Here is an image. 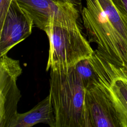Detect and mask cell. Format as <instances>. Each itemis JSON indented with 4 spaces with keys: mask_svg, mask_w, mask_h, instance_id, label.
Here are the masks:
<instances>
[{
    "mask_svg": "<svg viewBox=\"0 0 127 127\" xmlns=\"http://www.w3.org/2000/svg\"><path fill=\"white\" fill-rule=\"evenodd\" d=\"M85 0L86 5L81 14L89 41L97 44L95 51L106 61L127 68V42L96 0Z\"/></svg>",
    "mask_w": 127,
    "mask_h": 127,
    "instance_id": "obj_2",
    "label": "cell"
},
{
    "mask_svg": "<svg viewBox=\"0 0 127 127\" xmlns=\"http://www.w3.org/2000/svg\"><path fill=\"white\" fill-rule=\"evenodd\" d=\"M56 1H60V2H70L75 6L78 7L80 9L81 8V0H55Z\"/></svg>",
    "mask_w": 127,
    "mask_h": 127,
    "instance_id": "obj_14",
    "label": "cell"
},
{
    "mask_svg": "<svg viewBox=\"0 0 127 127\" xmlns=\"http://www.w3.org/2000/svg\"><path fill=\"white\" fill-rule=\"evenodd\" d=\"M16 0L32 19L34 25L43 31L51 24H78L80 9L71 3L55 0Z\"/></svg>",
    "mask_w": 127,
    "mask_h": 127,
    "instance_id": "obj_4",
    "label": "cell"
},
{
    "mask_svg": "<svg viewBox=\"0 0 127 127\" xmlns=\"http://www.w3.org/2000/svg\"><path fill=\"white\" fill-rule=\"evenodd\" d=\"M22 72L19 61L6 54L0 59V127H9L17 114L21 93L16 81Z\"/></svg>",
    "mask_w": 127,
    "mask_h": 127,
    "instance_id": "obj_5",
    "label": "cell"
},
{
    "mask_svg": "<svg viewBox=\"0 0 127 127\" xmlns=\"http://www.w3.org/2000/svg\"><path fill=\"white\" fill-rule=\"evenodd\" d=\"M85 107L87 127H121L114 104L103 84L86 90Z\"/></svg>",
    "mask_w": 127,
    "mask_h": 127,
    "instance_id": "obj_6",
    "label": "cell"
},
{
    "mask_svg": "<svg viewBox=\"0 0 127 127\" xmlns=\"http://www.w3.org/2000/svg\"><path fill=\"white\" fill-rule=\"evenodd\" d=\"M41 123L55 127L54 112L49 94L29 111L22 114L17 113L9 127H31Z\"/></svg>",
    "mask_w": 127,
    "mask_h": 127,
    "instance_id": "obj_9",
    "label": "cell"
},
{
    "mask_svg": "<svg viewBox=\"0 0 127 127\" xmlns=\"http://www.w3.org/2000/svg\"><path fill=\"white\" fill-rule=\"evenodd\" d=\"M44 31L50 46L46 71L73 66L80 61L90 58L94 53L78 24H51Z\"/></svg>",
    "mask_w": 127,
    "mask_h": 127,
    "instance_id": "obj_3",
    "label": "cell"
},
{
    "mask_svg": "<svg viewBox=\"0 0 127 127\" xmlns=\"http://www.w3.org/2000/svg\"><path fill=\"white\" fill-rule=\"evenodd\" d=\"M12 1V0H0V19L5 16Z\"/></svg>",
    "mask_w": 127,
    "mask_h": 127,
    "instance_id": "obj_12",
    "label": "cell"
},
{
    "mask_svg": "<svg viewBox=\"0 0 127 127\" xmlns=\"http://www.w3.org/2000/svg\"><path fill=\"white\" fill-rule=\"evenodd\" d=\"M111 22L127 42V16L122 13L112 0H96Z\"/></svg>",
    "mask_w": 127,
    "mask_h": 127,
    "instance_id": "obj_10",
    "label": "cell"
},
{
    "mask_svg": "<svg viewBox=\"0 0 127 127\" xmlns=\"http://www.w3.org/2000/svg\"><path fill=\"white\" fill-rule=\"evenodd\" d=\"M116 7L127 16V0H112Z\"/></svg>",
    "mask_w": 127,
    "mask_h": 127,
    "instance_id": "obj_13",
    "label": "cell"
},
{
    "mask_svg": "<svg viewBox=\"0 0 127 127\" xmlns=\"http://www.w3.org/2000/svg\"><path fill=\"white\" fill-rule=\"evenodd\" d=\"M74 67L86 90L98 84V75L89 58L80 61Z\"/></svg>",
    "mask_w": 127,
    "mask_h": 127,
    "instance_id": "obj_11",
    "label": "cell"
},
{
    "mask_svg": "<svg viewBox=\"0 0 127 127\" xmlns=\"http://www.w3.org/2000/svg\"><path fill=\"white\" fill-rule=\"evenodd\" d=\"M99 83L107 89L115 106L121 127H127V68L106 61Z\"/></svg>",
    "mask_w": 127,
    "mask_h": 127,
    "instance_id": "obj_8",
    "label": "cell"
},
{
    "mask_svg": "<svg viewBox=\"0 0 127 127\" xmlns=\"http://www.w3.org/2000/svg\"><path fill=\"white\" fill-rule=\"evenodd\" d=\"M33 25L29 15L12 0L5 16L0 19V57L27 38Z\"/></svg>",
    "mask_w": 127,
    "mask_h": 127,
    "instance_id": "obj_7",
    "label": "cell"
},
{
    "mask_svg": "<svg viewBox=\"0 0 127 127\" xmlns=\"http://www.w3.org/2000/svg\"><path fill=\"white\" fill-rule=\"evenodd\" d=\"M86 91L74 66L50 69L49 94L55 127H87Z\"/></svg>",
    "mask_w": 127,
    "mask_h": 127,
    "instance_id": "obj_1",
    "label": "cell"
}]
</instances>
